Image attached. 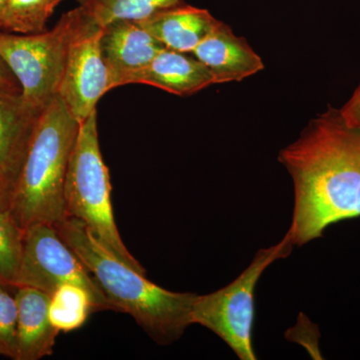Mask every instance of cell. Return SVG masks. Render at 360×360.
Listing matches in <instances>:
<instances>
[{
	"label": "cell",
	"mask_w": 360,
	"mask_h": 360,
	"mask_svg": "<svg viewBox=\"0 0 360 360\" xmlns=\"http://www.w3.org/2000/svg\"><path fill=\"white\" fill-rule=\"evenodd\" d=\"M278 160L295 186L290 234L293 245L321 238L331 224L360 217V129L349 127L340 110L310 120Z\"/></svg>",
	"instance_id": "cell-1"
},
{
	"label": "cell",
	"mask_w": 360,
	"mask_h": 360,
	"mask_svg": "<svg viewBox=\"0 0 360 360\" xmlns=\"http://www.w3.org/2000/svg\"><path fill=\"white\" fill-rule=\"evenodd\" d=\"M54 227L89 270L113 310L129 314L158 345L179 340L193 324L191 311L198 295L174 292L151 283L146 274L111 255L80 220L66 217Z\"/></svg>",
	"instance_id": "cell-2"
},
{
	"label": "cell",
	"mask_w": 360,
	"mask_h": 360,
	"mask_svg": "<svg viewBox=\"0 0 360 360\" xmlns=\"http://www.w3.org/2000/svg\"><path fill=\"white\" fill-rule=\"evenodd\" d=\"M78 129L79 122L58 96L37 117L8 201L9 212L22 231L65 219V175Z\"/></svg>",
	"instance_id": "cell-3"
},
{
	"label": "cell",
	"mask_w": 360,
	"mask_h": 360,
	"mask_svg": "<svg viewBox=\"0 0 360 360\" xmlns=\"http://www.w3.org/2000/svg\"><path fill=\"white\" fill-rule=\"evenodd\" d=\"M110 170L99 146L97 111L79 123L65 182L66 217L84 222L111 255L132 269H146L123 243L113 215Z\"/></svg>",
	"instance_id": "cell-4"
},
{
	"label": "cell",
	"mask_w": 360,
	"mask_h": 360,
	"mask_svg": "<svg viewBox=\"0 0 360 360\" xmlns=\"http://www.w3.org/2000/svg\"><path fill=\"white\" fill-rule=\"evenodd\" d=\"M94 23L79 6L63 14L47 32L34 34L0 32V58L18 79L21 96L30 110L41 112L58 96L70 44Z\"/></svg>",
	"instance_id": "cell-5"
},
{
	"label": "cell",
	"mask_w": 360,
	"mask_h": 360,
	"mask_svg": "<svg viewBox=\"0 0 360 360\" xmlns=\"http://www.w3.org/2000/svg\"><path fill=\"white\" fill-rule=\"evenodd\" d=\"M290 234L269 248L257 251L252 262L231 283L205 295H196L193 305V324L212 330L233 350L241 360H255L252 348L255 288L264 270L276 260L290 255Z\"/></svg>",
	"instance_id": "cell-6"
},
{
	"label": "cell",
	"mask_w": 360,
	"mask_h": 360,
	"mask_svg": "<svg viewBox=\"0 0 360 360\" xmlns=\"http://www.w3.org/2000/svg\"><path fill=\"white\" fill-rule=\"evenodd\" d=\"M66 283L84 288L96 311L113 310L89 270L60 238L54 225H30L23 231L16 288L28 286L51 296L59 286Z\"/></svg>",
	"instance_id": "cell-7"
},
{
	"label": "cell",
	"mask_w": 360,
	"mask_h": 360,
	"mask_svg": "<svg viewBox=\"0 0 360 360\" xmlns=\"http://www.w3.org/2000/svg\"><path fill=\"white\" fill-rule=\"evenodd\" d=\"M101 27L94 23L73 40L68 49L58 96L77 122L96 111L97 103L112 90L101 51Z\"/></svg>",
	"instance_id": "cell-8"
},
{
	"label": "cell",
	"mask_w": 360,
	"mask_h": 360,
	"mask_svg": "<svg viewBox=\"0 0 360 360\" xmlns=\"http://www.w3.org/2000/svg\"><path fill=\"white\" fill-rule=\"evenodd\" d=\"M165 47L137 21L117 20L101 27V56L111 77L112 89L149 65Z\"/></svg>",
	"instance_id": "cell-9"
},
{
	"label": "cell",
	"mask_w": 360,
	"mask_h": 360,
	"mask_svg": "<svg viewBox=\"0 0 360 360\" xmlns=\"http://www.w3.org/2000/svg\"><path fill=\"white\" fill-rule=\"evenodd\" d=\"M39 115L28 108L21 94L0 89V187L7 208Z\"/></svg>",
	"instance_id": "cell-10"
},
{
	"label": "cell",
	"mask_w": 360,
	"mask_h": 360,
	"mask_svg": "<svg viewBox=\"0 0 360 360\" xmlns=\"http://www.w3.org/2000/svg\"><path fill=\"white\" fill-rule=\"evenodd\" d=\"M191 54L212 72L215 84L243 82L264 70L262 58L246 39L222 21Z\"/></svg>",
	"instance_id": "cell-11"
},
{
	"label": "cell",
	"mask_w": 360,
	"mask_h": 360,
	"mask_svg": "<svg viewBox=\"0 0 360 360\" xmlns=\"http://www.w3.org/2000/svg\"><path fill=\"white\" fill-rule=\"evenodd\" d=\"M132 84L151 85L179 96L215 84L212 72L198 58L167 49L127 79V84Z\"/></svg>",
	"instance_id": "cell-12"
},
{
	"label": "cell",
	"mask_w": 360,
	"mask_h": 360,
	"mask_svg": "<svg viewBox=\"0 0 360 360\" xmlns=\"http://www.w3.org/2000/svg\"><path fill=\"white\" fill-rule=\"evenodd\" d=\"M137 22L165 49L193 53L198 45L219 25L220 20L207 9L184 4Z\"/></svg>",
	"instance_id": "cell-13"
},
{
	"label": "cell",
	"mask_w": 360,
	"mask_h": 360,
	"mask_svg": "<svg viewBox=\"0 0 360 360\" xmlns=\"http://www.w3.org/2000/svg\"><path fill=\"white\" fill-rule=\"evenodd\" d=\"M18 354L16 360H39L53 354L60 331L52 326L49 307L51 296L28 286H18Z\"/></svg>",
	"instance_id": "cell-14"
},
{
	"label": "cell",
	"mask_w": 360,
	"mask_h": 360,
	"mask_svg": "<svg viewBox=\"0 0 360 360\" xmlns=\"http://www.w3.org/2000/svg\"><path fill=\"white\" fill-rule=\"evenodd\" d=\"M97 25L117 20L141 21L153 14L186 4L184 0H77Z\"/></svg>",
	"instance_id": "cell-15"
},
{
	"label": "cell",
	"mask_w": 360,
	"mask_h": 360,
	"mask_svg": "<svg viewBox=\"0 0 360 360\" xmlns=\"http://www.w3.org/2000/svg\"><path fill=\"white\" fill-rule=\"evenodd\" d=\"M96 311L89 292L75 284H63L51 296L49 319L60 333L82 328L89 315Z\"/></svg>",
	"instance_id": "cell-16"
},
{
	"label": "cell",
	"mask_w": 360,
	"mask_h": 360,
	"mask_svg": "<svg viewBox=\"0 0 360 360\" xmlns=\"http://www.w3.org/2000/svg\"><path fill=\"white\" fill-rule=\"evenodd\" d=\"M54 9L51 0H7L1 32L16 34L44 32Z\"/></svg>",
	"instance_id": "cell-17"
},
{
	"label": "cell",
	"mask_w": 360,
	"mask_h": 360,
	"mask_svg": "<svg viewBox=\"0 0 360 360\" xmlns=\"http://www.w3.org/2000/svg\"><path fill=\"white\" fill-rule=\"evenodd\" d=\"M23 231L13 215L0 205V283L16 288L22 251Z\"/></svg>",
	"instance_id": "cell-18"
},
{
	"label": "cell",
	"mask_w": 360,
	"mask_h": 360,
	"mask_svg": "<svg viewBox=\"0 0 360 360\" xmlns=\"http://www.w3.org/2000/svg\"><path fill=\"white\" fill-rule=\"evenodd\" d=\"M0 283V354L16 360L18 354V303Z\"/></svg>",
	"instance_id": "cell-19"
},
{
	"label": "cell",
	"mask_w": 360,
	"mask_h": 360,
	"mask_svg": "<svg viewBox=\"0 0 360 360\" xmlns=\"http://www.w3.org/2000/svg\"><path fill=\"white\" fill-rule=\"evenodd\" d=\"M340 113L349 127L360 129V84L349 101L340 108Z\"/></svg>",
	"instance_id": "cell-20"
},
{
	"label": "cell",
	"mask_w": 360,
	"mask_h": 360,
	"mask_svg": "<svg viewBox=\"0 0 360 360\" xmlns=\"http://www.w3.org/2000/svg\"><path fill=\"white\" fill-rule=\"evenodd\" d=\"M0 89L13 92V94H21L20 85L18 79L1 58H0Z\"/></svg>",
	"instance_id": "cell-21"
},
{
	"label": "cell",
	"mask_w": 360,
	"mask_h": 360,
	"mask_svg": "<svg viewBox=\"0 0 360 360\" xmlns=\"http://www.w3.org/2000/svg\"><path fill=\"white\" fill-rule=\"evenodd\" d=\"M7 0H0V32H1L2 20L6 11Z\"/></svg>",
	"instance_id": "cell-22"
},
{
	"label": "cell",
	"mask_w": 360,
	"mask_h": 360,
	"mask_svg": "<svg viewBox=\"0 0 360 360\" xmlns=\"http://www.w3.org/2000/svg\"><path fill=\"white\" fill-rule=\"evenodd\" d=\"M0 205L4 206V207L7 208L6 196H4L1 187H0Z\"/></svg>",
	"instance_id": "cell-23"
},
{
	"label": "cell",
	"mask_w": 360,
	"mask_h": 360,
	"mask_svg": "<svg viewBox=\"0 0 360 360\" xmlns=\"http://www.w3.org/2000/svg\"><path fill=\"white\" fill-rule=\"evenodd\" d=\"M61 1H63V0H51L52 6H53L54 8H56V7L58 6Z\"/></svg>",
	"instance_id": "cell-24"
}]
</instances>
